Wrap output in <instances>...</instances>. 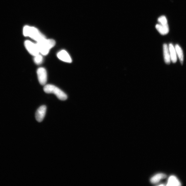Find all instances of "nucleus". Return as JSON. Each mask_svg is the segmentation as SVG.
I'll return each instance as SVG.
<instances>
[{"instance_id": "obj_2", "label": "nucleus", "mask_w": 186, "mask_h": 186, "mask_svg": "<svg viewBox=\"0 0 186 186\" xmlns=\"http://www.w3.org/2000/svg\"><path fill=\"white\" fill-rule=\"evenodd\" d=\"M55 40L53 39H47L46 38L41 41L37 42L36 43L39 51V53L43 55H47L55 45Z\"/></svg>"}, {"instance_id": "obj_9", "label": "nucleus", "mask_w": 186, "mask_h": 186, "mask_svg": "<svg viewBox=\"0 0 186 186\" xmlns=\"http://www.w3.org/2000/svg\"><path fill=\"white\" fill-rule=\"evenodd\" d=\"M168 47L169 50L171 62L173 63H175L177 62L178 57L175 47L171 43L169 44Z\"/></svg>"}, {"instance_id": "obj_10", "label": "nucleus", "mask_w": 186, "mask_h": 186, "mask_svg": "<svg viewBox=\"0 0 186 186\" xmlns=\"http://www.w3.org/2000/svg\"><path fill=\"white\" fill-rule=\"evenodd\" d=\"M155 28L158 32L162 35L167 34L169 32V28L168 25H162L160 23L157 24L155 26Z\"/></svg>"}, {"instance_id": "obj_7", "label": "nucleus", "mask_w": 186, "mask_h": 186, "mask_svg": "<svg viewBox=\"0 0 186 186\" xmlns=\"http://www.w3.org/2000/svg\"><path fill=\"white\" fill-rule=\"evenodd\" d=\"M57 56L59 59L63 62L68 63H71L72 62L69 54L65 50L61 51L57 54Z\"/></svg>"}, {"instance_id": "obj_14", "label": "nucleus", "mask_w": 186, "mask_h": 186, "mask_svg": "<svg viewBox=\"0 0 186 186\" xmlns=\"http://www.w3.org/2000/svg\"><path fill=\"white\" fill-rule=\"evenodd\" d=\"M43 56L39 55L35 56L34 58V62L37 65H39L41 64L43 62Z\"/></svg>"}, {"instance_id": "obj_6", "label": "nucleus", "mask_w": 186, "mask_h": 186, "mask_svg": "<svg viewBox=\"0 0 186 186\" xmlns=\"http://www.w3.org/2000/svg\"><path fill=\"white\" fill-rule=\"evenodd\" d=\"M47 110L46 106L43 105L40 107L37 110L35 114L36 119L38 122H42L45 116Z\"/></svg>"}, {"instance_id": "obj_3", "label": "nucleus", "mask_w": 186, "mask_h": 186, "mask_svg": "<svg viewBox=\"0 0 186 186\" xmlns=\"http://www.w3.org/2000/svg\"><path fill=\"white\" fill-rule=\"evenodd\" d=\"M45 92L47 93H53L55 94L58 98L62 100H65L67 98L66 94L58 87L52 85L47 84L43 88Z\"/></svg>"}, {"instance_id": "obj_1", "label": "nucleus", "mask_w": 186, "mask_h": 186, "mask_svg": "<svg viewBox=\"0 0 186 186\" xmlns=\"http://www.w3.org/2000/svg\"><path fill=\"white\" fill-rule=\"evenodd\" d=\"M23 33L25 36L30 37L37 42L41 41L46 38L38 29L34 27L28 26H25L23 28Z\"/></svg>"}, {"instance_id": "obj_15", "label": "nucleus", "mask_w": 186, "mask_h": 186, "mask_svg": "<svg viewBox=\"0 0 186 186\" xmlns=\"http://www.w3.org/2000/svg\"><path fill=\"white\" fill-rule=\"evenodd\" d=\"M159 23L162 25H168L167 19L164 16H162L158 19Z\"/></svg>"}, {"instance_id": "obj_8", "label": "nucleus", "mask_w": 186, "mask_h": 186, "mask_svg": "<svg viewBox=\"0 0 186 186\" xmlns=\"http://www.w3.org/2000/svg\"><path fill=\"white\" fill-rule=\"evenodd\" d=\"M163 52L164 62L168 65L171 62V59L168 47L167 44L164 43L163 45Z\"/></svg>"}, {"instance_id": "obj_12", "label": "nucleus", "mask_w": 186, "mask_h": 186, "mask_svg": "<svg viewBox=\"0 0 186 186\" xmlns=\"http://www.w3.org/2000/svg\"><path fill=\"white\" fill-rule=\"evenodd\" d=\"M181 183L178 178L174 175H172L168 178L167 186H181Z\"/></svg>"}, {"instance_id": "obj_5", "label": "nucleus", "mask_w": 186, "mask_h": 186, "mask_svg": "<svg viewBox=\"0 0 186 186\" xmlns=\"http://www.w3.org/2000/svg\"><path fill=\"white\" fill-rule=\"evenodd\" d=\"M37 74L40 83L42 85H45L47 78L46 70L43 68H40L37 70Z\"/></svg>"}, {"instance_id": "obj_13", "label": "nucleus", "mask_w": 186, "mask_h": 186, "mask_svg": "<svg viewBox=\"0 0 186 186\" xmlns=\"http://www.w3.org/2000/svg\"><path fill=\"white\" fill-rule=\"evenodd\" d=\"M177 56L180 61L181 65H183L184 62V54L181 47L178 44L176 45L175 46Z\"/></svg>"}, {"instance_id": "obj_4", "label": "nucleus", "mask_w": 186, "mask_h": 186, "mask_svg": "<svg viewBox=\"0 0 186 186\" xmlns=\"http://www.w3.org/2000/svg\"><path fill=\"white\" fill-rule=\"evenodd\" d=\"M25 46L26 49L32 55L35 56L39 55V52L36 44L29 40H26L25 42Z\"/></svg>"}, {"instance_id": "obj_11", "label": "nucleus", "mask_w": 186, "mask_h": 186, "mask_svg": "<svg viewBox=\"0 0 186 186\" xmlns=\"http://www.w3.org/2000/svg\"><path fill=\"white\" fill-rule=\"evenodd\" d=\"M167 177L166 175L164 173H159L155 175L150 179L151 183L157 184L162 179L165 178Z\"/></svg>"}]
</instances>
